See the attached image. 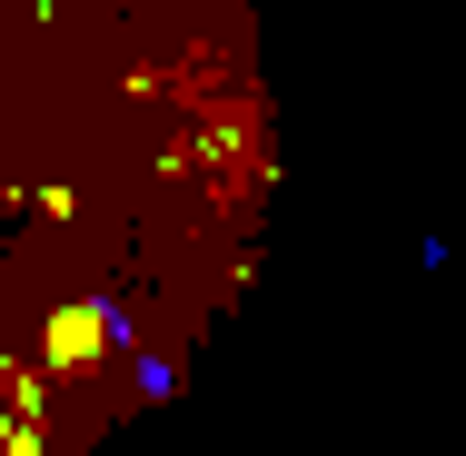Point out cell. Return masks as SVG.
<instances>
[{
  "instance_id": "7a4b0ae2",
  "label": "cell",
  "mask_w": 466,
  "mask_h": 456,
  "mask_svg": "<svg viewBox=\"0 0 466 456\" xmlns=\"http://www.w3.org/2000/svg\"><path fill=\"white\" fill-rule=\"evenodd\" d=\"M129 377H139V397H179V367L159 358V348H139V358H129Z\"/></svg>"
},
{
  "instance_id": "6da1fadb",
  "label": "cell",
  "mask_w": 466,
  "mask_h": 456,
  "mask_svg": "<svg viewBox=\"0 0 466 456\" xmlns=\"http://www.w3.org/2000/svg\"><path fill=\"white\" fill-rule=\"evenodd\" d=\"M99 338H109V348H129V308H119V298H90V308L50 318V367H80Z\"/></svg>"
}]
</instances>
